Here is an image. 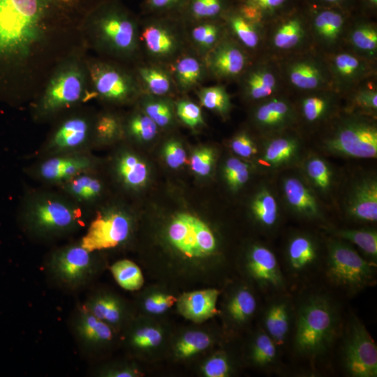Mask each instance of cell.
<instances>
[{"label":"cell","instance_id":"1","mask_svg":"<svg viewBox=\"0 0 377 377\" xmlns=\"http://www.w3.org/2000/svg\"><path fill=\"white\" fill-rule=\"evenodd\" d=\"M66 8L57 0H0V68L26 64Z\"/></svg>","mask_w":377,"mask_h":377},{"label":"cell","instance_id":"2","mask_svg":"<svg viewBox=\"0 0 377 377\" xmlns=\"http://www.w3.org/2000/svg\"><path fill=\"white\" fill-rule=\"evenodd\" d=\"M339 321L336 306L330 297L313 294L304 298L294 318L295 351L311 358L324 354L337 335Z\"/></svg>","mask_w":377,"mask_h":377},{"label":"cell","instance_id":"3","mask_svg":"<svg viewBox=\"0 0 377 377\" xmlns=\"http://www.w3.org/2000/svg\"><path fill=\"white\" fill-rule=\"evenodd\" d=\"M95 252L80 242L54 251L44 266L47 281L54 287L68 293L87 288L100 270Z\"/></svg>","mask_w":377,"mask_h":377},{"label":"cell","instance_id":"4","mask_svg":"<svg viewBox=\"0 0 377 377\" xmlns=\"http://www.w3.org/2000/svg\"><path fill=\"white\" fill-rule=\"evenodd\" d=\"M326 273L334 285L357 292L374 282L376 263L360 256L349 242L333 239L327 244Z\"/></svg>","mask_w":377,"mask_h":377},{"label":"cell","instance_id":"5","mask_svg":"<svg viewBox=\"0 0 377 377\" xmlns=\"http://www.w3.org/2000/svg\"><path fill=\"white\" fill-rule=\"evenodd\" d=\"M332 154L350 158H374L377 156V128L367 118L350 115L341 119L325 141Z\"/></svg>","mask_w":377,"mask_h":377},{"label":"cell","instance_id":"6","mask_svg":"<svg viewBox=\"0 0 377 377\" xmlns=\"http://www.w3.org/2000/svg\"><path fill=\"white\" fill-rule=\"evenodd\" d=\"M87 27L98 42L121 52L135 45V24L128 13L114 3L103 4L91 12Z\"/></svg>","mask_w":377,"mask_h":377},{"label":"cell","instance_id":"7","mask_svg":"<svg viewBox=\"0 0 377 377\" xmlns=\"http://www.w3.org/2000/svg\"><path fill=\"white\" fill-rule=\"evenodd\" d=\"M87 76V70L75 59L59 66L42 96L40 110L52 112L79 101L84 93Z\"/></svg>","mask_w":377,"mask_h":377},{"label":"cell","instance_id":"8","mask_svg":"<svg viewBox=\"0 0 377 377\" xmlns=\"http://www.w3.org/2000/svg\"><path fill=\"white\" fill-rule=\"evenodd\" d=\"M344 369L353 377L377 376V348L365 326L356 317L350 318L343 340Z\"/></svg>","mask_w":377,"mask_h":377},{"label":"cell","instance_id":"9","mask_svg":"<svg viewBox=\"0 0 377 377\" xmlns=\"http://www.w3.org/2000/svg\"><path fill=\"white\" fill-rule=\"evenodd\" d=\"M69 330L81 355L88 360L114 340V329L86 310L77 306L69 318Z\"/></svg>","mask_w":377,"mask_h":377},{"label":"cell","instance_id":"10","mask_svg":"<svg viewBox=\"0 0 377 377\" xmlns=\"http://www.w3.org/2000/svg\"><path fill=\"white\" fill-rule=\"evenodd\" d=\"M131 230V220L124 213L100 212L91 222L80 243L91 251L115 248L128 239Z\"/></svg>","mask_w":377,"mask_h":377},{"label":"cell","instance_id":"11","mask_svg":"<svg viewBox=\"0 0 377 377\" xmlns=\"http://www.w3.org/2000/svg\"><path fill=\"white\" fill-rule=\"evenodd\" d=\"M77 218L75 211L62 202L45 200L33 209L27 223L36 235L52 236L74 229L78 223Z\"/></svg>","mask_w":377,"mask_h":377},{"label":"cell","instance_id":"12","mask_svg":"<svg viewBox=\"0 0 377 377\" xmlns=\"http://www.w3.org/2000/svg\"><path fill=\"white\" fill-rule=\"evenodd\" d=\"M246 268L249 276L263 289L283 290L286 281L274 253L263 244L251 246L246 255Z\"/></svg>","mask_w":377,"mask_h":377},{"label":"cell","instance_id":"13","mask_svg":"<svg viewBox=\"0 0 377 377\" xmlns=\"http://www.w3.org/2000/svg\"><path fill=\"white\" fill-rule=\"evenodd\" d=\"M346 212L355 221H376L377 181L374 177H364L355 182L347 198Z\"/></svg>","mask_w":377,"mask_h":377},{"label":"cell","instance_id":"14","mask_svg":"<svg viewBox=\"0 0 377 377\" xmlns=\"http://www.w3.org/2000/svg\"><path fill=\"white\" fill-rule=\"evenodd\" d=\"M87 75L95 89V95L121 101L132 91L129 79L119 70L108 65L94 63L87 68Z\"/></svg>","mask_w":377,"mask_h":377},{"label":"cell","instance_id":"15","mask_svg":"<svg viewBox=\"0 0 377 377\" xmlns=\"http://www.w3.org/2000/svg\"><path fill=\"white\" fill-rule=\"evenodd\" d=\"M286 74L290 83L301 90L320 89L330 82V71L311 57L293 60L288 65Z\"/></svg>","mask_w":377,"mask_h":377},{"label":"cell","instance_id":"16","mask_svg":"<svg viewBox=\"0 0 377 377\" xmlns=\"http://www.w3.org/2000/svg\"><path fill=\"white\" fill-rule=\"evenodd\" d=\"M290 300L285 297L272 300L263 316V330L277 347L283 346L294 323L295 316Z\"/></svg>","mask_w":377,"mask_h":377},{"label":"cell","instance_id":"17","mask_svg":"<svg viewBox=\"0 0 377 377\" xmlns=\"http://www.w3.org/2000/svg\"><path fill=\"white\" fill-rule=\"evenodd\" d=\"M282 189L286 203L297 215L306 219H318L321 210L317 199L306 184L297 177L283 180Z\"/></svg>","mask_w":377,"mask_h":377},{"label":"cell","instance_id":"18","mask_svg":"<svg viewBox=\"0 0 377 377\" xmlns=\"http://www.w3.org/2000/svg\"><path fill=\"white\" fill-rule=\"evenodd\" d=\"M319 258L318 245L315 238L307 233H296L288 239L286 260L288 269L293 274L309 271Z\"/></svg>","mask_w":377,"mask_h":377},{"label":"cell","instance_id":"19","mask_svg":"<svg viewBox=\"0 0 377 377\" xmlns=\"http://www.w3.org/2000/svg\"><path fill=\"white\" fill-rule=\"evenodd\" d=\"M295 119V112L290 103L281 97L266 98L254 112V120L263 130L270 133L281 131L290 126Z\"/></svg>","mask_w":377,"mask_h":377},{"label":"cell","instance_id":"20","mask_svg":"<svg viewBox=\"0 0 377 377\" xmlns=\"http://www.w3.org/2000/svg\"><path fill=\"white\" fill-rule=\"evenodd\" d=\"M219 291L205 289L185 293L177 300L181 314L193 322H202L219 313L216 302Z\"/></svg>","mask_w":377,"mask_h":377},{"label":"cell","instance_id":"21","mask_svg":"<svg viewBox=\"0 0 377 377\" xmlns=\"http://www.w3.org/2000/svg\"><path fill=\"white\" fill-rule=\"evenodd\" d=\"M330 75L340 89L348 88L362 80L369 71L368 63L349 52H340L332 59Z\"/></svg>","mask_w":377,"mask_h":377},{"label":"cell","instance_id":"22","mask_svg":"<svg viewBox=\"0 0 377 377\" xmlns=\"http://www.w3.org/2000/svg\"><path fill=\"white\" fill-rule=\"evenodd\" d=\"M198 220L189 214H179L168 228V237L172 245L189 258L200 257L197 246Z\"/></svg>","mask_w":377,"mask_h":377},{"label":"cell","instance_id":"23","mask_svg":"<svg viewBox=\"0 0 377 377\" xmlns=\"http://www.w3.org/2000/svg\"><path fill=\"white\" fill-rule=\"evenodd\" d=\"M82 306L113 329L124 320L125 309L123 302L115 295L96 291L87 295Z\"/></svg>","mask_w":377,"mask_h":377},{"label":"cell","instance_id":"24","mask_svg":"<svg viewBox=\"0 0 377 377\" xmlns=\"http://www.w3.org/2000/svg\"><path fill=\"white\" fill-rule=\"evenodd\" d=\"M300 142L290 135L273 138L267 141L260 163L269 168H279L290 164L299 155Z\"/></svg>","mask_w":377,"mask_h":377},{"label":"cell","instance_id":"25","mask_svg":"<svg viewBox=\"0 0 377 377\" xmlns=\"http://www.w3.org/2000/svg\"><path fill=\"white\" fill-rule=\"evenodd\" d=\"M251 211L255 221L267 230L274 228L278 223L279 208L275 196L268 188H261L255 195Z\"/></svg>","mask_w":377,"mask_h":377},{"label":"cell","instance_id":"26","mask_svg":"<svg viewBox=\"0 0 377 377\" xmlns=\"http://www.w3.org/2000/svg\"><path fill=\"white\" fill-rule=\"evenodd\" d=\"M278 87L277 75L272 67L261 66L249 73L246 80V91L253 100L272 96Z\"/></svg>","mask_w":377,"mask_h":377},{"label":"cell","instance_id":"27","mask_svg":"<svg viewBox=\"0 0 377 377\" xmlns=\"http://www.w3.org/2000/svg\"><path fill=\"white\" fill-rule=\"evenodd\" d=\"M246 57L243 52L232 44L223 45L214 52L212 64L215 71L222 76L233 77L244 68Z\"/></svg>","mask_w":377,"mask_h":377},{"label":"cell","instance_id":"28","mask_svg":"<svg viewBox=\"0 0 377 377\" xmlns=\"http://www.w3.org/2000/svg\"><path fill=\"white\" fill-rule=\"evenodd\" d=\"M88 165L89 162L84 158L57 157L43 163L40 173L47 179H61L75 176Z\"/></svg>","mask_w":377,"mask_h":377},{"label":"cell","instance_id":"29","mask_svg":"<svg viewBox=\"0 0 377 377\" xmlns=\"http://www.w3.org/2000/svg\"><path fill=\"white\" fill-rule=\"evenodd\" d=\"M306 36V30L302 22L297 18L288 20L278 26L273 32V46L281 50H288L302 45Z\"/></svg>","mask_w":377,"mask_h":377},{"label":"cell","instance_id":"30","mask_svg":"<svg viewBox=\"0 0 377 377\" xmlns=\"http://www.w3.org/2000/svg\"><path fill=\"white\" fill-rule=\"evenodd\" d=\"M87 121L80 117L68 119L55 133L53 143L59 148H72L81 145L88 133Z\"/></svg>","mask_w":377,"mask_h":377},{"label":"cell","instance_id":"31","mask_svg":"<svg viewBox=\"0 0 377 377\" xmlns=\"http://www.w3.org/2000/svg\"><path fill=\"white\" fill-rule=\"evenodd\" d=\"M257 304V300L253 293L246 288H241L230 297L226 310L232 321L242 324L253 316Z\"/></svg>","mask_w":377,"mask_h":377},{"label":"cell","instance_id":"32","mask_svg":"<svg viewBox=\"0 0 377 377\" xmlns=\"http://www.w3.org/2000/svg\"><path fill=\"white\" fill-rule=\"evenodd\" d=\"M343 27L342 16L334 11L324 10L319 13L313 20V31L321 42L331 45L341 36Z\"/></svg>","mask_w":377,"mask_h":377},{"label":"cell","instance_id":"33","mask_svg":"<svg viewBox=\"0 0 377 377\" xmlns=\"http://www.w3.org/2000/svg\"><path fill=\"white\" fill-rule=\"evenodd\" d=\"M334 234L341 239L356 245L369 260L375 263L377 259V232L374 228L339 229Z\"/></svg>","mask_w":377,"mask_h":377},{"label":"cell","instance_id":"34","mask_svg":"<svg viewBox=\"0 0 377 377\" xmlns=\"http://www.w3.org/2000/svg\"><path fill=\"white\" fill-rule=\"evenodd\" d=\"M277 346L263 329L258 332L251 348V359L254 364L260 367L273 366L277 360Z\"/></svg>","mask_w":377,"mask_h":377},{"label":"cell","instance_id":"35","mask_svg":"<svg viewBox=\"0 0 377 377\" xmlns=\"http://www.w3.org/2000/svg\"><path fill=\"white\" fill-rule=\"evenodd\" d=\"M110 271L117 283L126 290H139L144 283L140 267L131 260H119L111 265Z\"/></svg>","mask_w":377,"mask_h":377},{"label":"cell","instance_id":"36","mask_svg":"<svg viewBox=\"0 0 377 377\" xmlns=\"http://www.w3.org/2000/svg\"><path fill=\"white\" fill-rule=\"evenodd\" d=\"M118 171L124 182L132 187L143 186L148 177L147 165L131 154H126L121 157Z\"/></svg>","mask_w":377,"mask_h":377},{"label":"cell","instance_id":"37","mask_svg":"<svg viewBox=\"0 0 377 377\" xmlns=\"http://www.w3.org/2000/svg\"><path fill=\"white\" fill-rule=\"evenodd\" d=\"M334 105L333 96L327 94H316L306 96L301 102V112L310 123L323 119Z\"/></svg>","mask_w":377,"mask_h":377},{"label":"cell","instance_id":"38","mask_svg":"<svg viewBox=\"0 0 377 377\" xmlns=\"http://www.w3.org/2000/svg\"><path fill=\"white\" fill-rule=\"evenodd\" d=\"M305 172L313 185L321 192H327L332 184V172L328 163L318 156H311L304 165Z\"/></svg>","mask_w":377,"mask_h":377},{"label":"cell","instance_id":"39","mask_svg":"<svg viewBox=\"0 0 377 377\" xmlns=\"http://www.w3.org/2000/svg\"><path fill=\"white\" fill-rule=\"evenodd\" d=\"M142 36L149 50L156 54H166L175 47L172 37L165 29L158 26L147 27Z\"/></svg>","mask_w":377,"mask_h":377},{"label":"cell","instance_id":"40","mask_svg":"<svg viewBox=\"0 0 377 377\" xmlns=\"http://www.w3.org/2000/svg\"><path fill=\"white\" fill-rule=\"evenodd\" d=\"M350 40L353 46L366 56L373 57L377 50V31L369 25H360L351 31Z\"/></svg>","mask_w":377,"mask_h":377},{"label":"cell","instance_id":"41","mask_svg":"<svg viewBox=\"0 0 377 377\" xmlns=\"http://www.w3.org/2000/svg\"><path fill=\"white\" fill-rule=\"evenodd\" d=\"M223 175L229 187L237 190L249 180L250 165L237 158H230L224 165Z\"/></svg>","mask_w":377,"mask_h":377},{"label":"cell","instance_id":"42","mask_svg":"<svg viewBox=\"0 0 377 377\" xmlns=\"http://www.w3.org/2000/svg\"><path fill=\"white\" fill-rule=\"evenodd\" d=\"M211 343L209 337L201 332L186 333L177 344V355L182 358L189 357L207 348Z\"/></svg>","mask_w":377,"mask_h":377},{"label":"cell","instance_id":"43","mask_svg":"<svg viewBox=\"0 0 377 377\" xmlns=\"http://www.w3.org/2000/svg\"><path fill=\"white\" fill-rule=\"evenodd\" d=\"M202 105L221 114H226L230 109V97L225 89L220 86L202 89L200 93Z\"/></svg>","mask_w":377,"mask_h":377},{"label":"cell","instance_id":"44","mask_svg":"<svg viewBox=\"0 0 377 377\" xmlns=\"http://www.w3.org/2000/svg\"><path fill=\"white\" fill-rule=\"evenodd\" d=\"M251 21L242 15L230 18V25L239 40L249 48H256L259 43V34Z\"/></svg>","mask_w":377,"mask_h":377},{"label":"cell","instance_id":"45","mask_svg":"<svg viewBox=\"0 0 377 377\" xmlns=\"http://www.w3.org/2000/svg\"><path fill=\"white\" fill-rule=\"evenodd\" d=\"M140 73L153 94L163 95L169 91L170 87L169 78L161 71L153 68H143L140 70Z\"/></svg>","mask_w":377,"mask_h":377},{"label":"cell","instance_id":"46","mask_svg":"<svg viewBox=\"0 0 377 377\" xmlns=\"http://www.w3.org/2000/svg\"><path fill=\"white\" fill-rule=\"evenodd\" d=\"M200 66L193 57H185L176 65L177 78L182 86H190L197 82L200 75Z\"/></svg>","mask_w":377,"mask_h":377},{"label":"cell","instance_id":"47","mask_svg":"<svg viewBox=\"0 0 377 377\" xmlns=\"http://www.w3.org/2000/svg\"><path fill=\"white\" fill-rule=\"evenodd\" d=\"M215 161V154L209 147L200 148L192 154L191 157V168L197 175H208L213 168Z\"/></svg>","mask_w":377,"mask_h":377},{"label":"cell","instance_id":"48","mask_svg":"<svg viewBox=\"0 0 377 377\" xmlns=\"http://www.w3.org/2000/svg\"><path fill=\"white\" fill-rule=\"evenodd\" d=\"M162 341V334L154 327L137 329L131 334L130 343L138 348H147L158 345Z\"/></svg>","mask_w":377,"mask_h":377},{"label":"cell","instance_id":"49","mask_svg":"<svg viewBox=\"0 0 377 377\" xmlns=\"http://www.w3.org/2000/svg\"><path fill=\"white\" fill-rule=\"evenodd\" d=\"M71 191L82 199H90L96 196L101 190L100 182L89 176H80L71 184Z\"/></svg>","mask_w":377,"mask_h":377},{"label":"cell","instance_id":"50","mask_svg":"<svg viewBox=\"0 0 377 377\" xmlns=\"http://www.w3.org/2000/svg\"><path fill=\"white\" fill-rule=\"evenodd\" d=\"M129 128L133 135L143 140H151L157 132V125L147 115L135 117L131 120Z\"/></svg>","mask_w":377,"mask_h":377},{"label":"cell","instance_id":"51","mask_svg":"<svg viewBox=\"0 0 377 377\" xmlns=\"http://www.w3.org/2000/svg\"><path fill=\"white\" fill-rule=\"evenodd\" d=\"M177 114L186 125L195 127L203 123L200 108L190 101H181L177 105Z\"/></svg>","mask_w":377,"mask_h":377},{"label":"cell","instance_id":"52","mask_svg":"<svg viewBox=\"0 0 377 377\" xmlns=\"http://www.w3.org/2000/svg\"><path fill=\"white\" fill-rule=\"evenodd\" d=\"M202 371L207 377H226L229 376L231 367L226 356L218 355L205 363Z\"/></svg>","mask_w":377,"mask_h":377},{"label":"cell","instance_id":"53","mask_svg":"<svg viewBox=\"0 0 377 377\" xmlns=\"http://www.w3.org/2000/svg\"><path fill=\"white\" fill-rule=\"evenodd\" d=\"M163 156L167 164L172 168H177L186 161V154L182 145L177 141L168 142L163 148Z\"/></svg>","mask_w":377,"mask_h":377},{"label":"cell","instance_id":"54","mask_svg":"<svg viewBox=\"0 0 377 377\" xmlns=\"http://www.w3.org/2000/svg\"><path fill=\"white\" fill-rule=\"evenodd\" d=\"M145 112L147 115L160 126L168 125L172 118L170 108L163 102L149 103L145 107Z\"/></svg>","mask_w":377,"mask_h":377},{"label":"cell","instance_id":"55","mask_svg":"<svg viewBox=\"0 0 377 377\" xmlns=\"http://www.w3.org/2000/svg\"><path fill=\"white\" fill-rule=\"evenodd\" d=\"M230 147L236 154L244 158L251 157L258 151L255 142L245 133L235 136L230 142Z\"/></svg>","mask_w":377,"mask_h":377},{"label":"cell","instance_id":"56","mask_svg":"<svg viewBox=\"0 0 377 377\" xmlns=\"http://www.w3.org/2000/svg\"><path fill=\"white\" fill-rule=\"evenodd\" d=\"M177 299L170 295L155 294L147 297L144 303L145 309L151 313H161L171 307Z\"/></svg>","mask_w":377,"mask_h":377},{"label":"cell","instance_id":"57","mask_svg":"<svg viewBox=\"0 0 377 377\" xmlns=\"http://www.w3.org/2000/svg\"><path fill=\"white\" fill-rule=\"evenodd\" d=\"M357 105L363 110L374 112L377 110V93L373 89L364 87L360 89L355 96Z\"/></svg>","mask_w":377,"mask_h":377},{"label":"cell","instance_id":"58","mask_svg":"<svg viewBox=\"0 0 377 377\" xmlns=\"http://www.w3.org/2000/svg\"><path fill=\"white\" fill-rule=\"evenodd\" d=\"M96 130L100 137L103 138H112L117 130V122L112 117L104 116L98 121Z\"/></svg>","mask_w":377,"mask_h":377},{"label":"cell","instance_id":"59","mask_svg":"<svg viewBox=\"0 0 377 377\" xmlns=\"http://www.w3.org/2000/svg\"><path fill=\"white\" fill-rule=\"evenodd\" d=\"M189 0H146L148 9L154 11H162L173 9L181 5L188 4Z\"/></svg>","mask_w":377,"mask_h":377},{"label":"cell","instance_id":"60","mask_svg":"<svg viewBox=\"0 0 377 377\" xmlns=\"http://www.w3.org/2000/svg\"><path fill=\"white\" fill-rule=\"evenodd\" d=\"M217 27L212 24H204L195 27L192 31L193 38L195 41L202 44L206 36Z\"/></svg>","mask_w":377,"mask_h":377},{"label":"cell","instance_id":"61","mask_svg":"<svg viewBox=\"0 0 377 377\" xmlns=\"http://www.w3.org/2000/svg\"><path fill=\"white\" fill-rule=\"evenodd\" d=\"M286 0H247L249 4L259 11L260 10H272L282 5Z\"/></svg>","mask_w":377,"mask_h":377},{"label":"cell","instance_id":"62","mask_svg":"<svg viewBox=\"0 0 377 377\" xmlns=\"http://www.w3.org/2000/svg\"><path fill=\"white\" fill-rule=\"evenodd\" d=\"M326 1H328V2H335V1H337L339 0H325Z\"/></svg>","mask_w":377,"mask_h":377},{"label":"cell","instance_id":"63","mask_svg":"<svg viewBox=\"0 0 377 377\" xmlns=\"http://www.w3.org/2000/svg\"><path fill=\"white\" fill-rule=\"evenodd\" d=\"M371 1V3H377V0H370Z\"/></svg>","mask_w":377,"mask_h":377}]
</instances>
